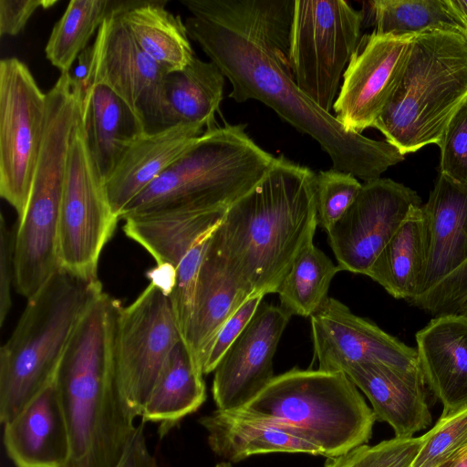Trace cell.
<instances>
[{
  "instance_id": "6da1fadb",
  "label": "cell",
  "mask_w": 467,
  "mask_h": 467,
  "mask_svg": "<svg viewBox=\"0 0 467 467\" xmlns=\"http://www.w3.org/2000/svg\"><path fill=\"white\" fill-rule=\"evenodd\" d=\"M188 36L228 78L229 98L258 100L314 139L332 168L365 182L404 155L386 140L348 131L296 84L289 61L295 0H181Z\"/></svg>"
},
{
  "instance_id": "7a4b0ae2",
  "label": "cell",
  "mask_w": 467,
  "mask_h": 467,
  "mask_svg": "<svg viewBox=\"0 0 467 467\" xmlns=\"http://www.w3.org/2000/svg\"><path fill=\"white\" fill-rule=\"evenodd\" d=\"M317 226L316 173L284 155L234 202L209 246L249 296L276 293Z\"/></svg>"
},
{
  "instance_id": "3957f363",
  "label": "cell",
  "mask_w": 467,
  "mask_h": 467,
  "mask_svg": "<svg viewBox=\"0 0 467 467\" xmlns=\"http://www.w3.org/2000/svg\"><path fill=\"white\" fill-rule=\"evenodd\" d=\"M121 306L104 291L94 298L55 375L70 439L67 467H117L136 429L115 367V331Z\"/></svg>"
},
{
  "instance_id": "277c9868",
  "label": "cell",
  "mask_w": 467,
  "mask_h": 467,
  "mask_svg": "<svg viewBox=\"0 0 467 467\" xmlns=\"http://www.w3.org/2000/svg\"><path fill=\"white\" fill-rule=\"evenodd\" d=\"M103 292L99 279L58 268L31 298L0 348V421L13 420L55 379L70 338L90 303Z\"/></svg>"
},
{
  "instance_id": "5b68a950",
  "label": "cell",
  "mask_w": 467,
  "mask_h": 467,
  "mask_svg": "<svg viewBox=\"0 0 467 467\" xmlns=\"http://www.w3.org/2000/svg\"><path fill=\"white\" fill-rule=\"evenodd\" d=\"M275 157L246 133L245 125L206 130L121 212L229 208L265 176Z\"/></svg>"
},
{
  "instance_id": "8992f818",
  "label": "cell",
  "mask_w": 467,
  "mask_h": 467,
  "mask_svg": "<svg viewBox=\"0 0 467 467\" xmlns=\"http://www.w3.org/2000/svg\"><path fill=\"white\" fill-rule=\"evenodd\" d=\"M467 100V41L448 30L416 35L400 79L373 128L405 155L439 144Z\"/></svg>"
},
{
  "instance_id": "52a82bcc",
  "label": "cell",
  "mask_w": 467,
  "mask_h": 467,
  "mask_svg": "<svg viewBox=\"0 0 467 467\" xmlns=\"http://www.w3.org/2000/svg\"><path fill=\"white\" fill-rule=\"evenodd\" d=\"M239 410L284 427L327 458L367 444L377 420L344 372L318 368H294L275 376Z\"/></svg>"
},
{
  "instance_id": "ba28073f",
  "label": "cell",
  "mask_w": 467,
  "mask_h": 467,
  "mask_svg": "<svg viewBox=\"0 0 467 467\" xmlns=\"http://www.w3.org/2000/svg\"><path fill=\"white\" fill-rule=\"evenodd\" d=\"M72 132L65 121L47 122L26 209L14 235V285L26 299L59 268V217Z\"/></svg>"
},
{
  "instance_id": "9c48e42d",
  "label": "cell",
  "mask_w": 467,
  "mask_h": 467,
  "mask_svg": "<svg viewBox=\"0 0 467 467\" xmlns=\"http://www.w3.org/2000/svg\"><path fill=\"white\" fill-rule=\"evenodd\" d=\"M364 16L344 0H295L290 67L297 87L326 112L360 41Z\"/></svg>"
},
{
  "instance_id": "30bf717a",
  "label": "cell",
  "mask_w": 467,
  "mask_h": 467,
  "mask_svg": "<svg viewBox=\"0 0 467 467\" xmlns=\"http://www.w3.org/2000/svg\"><path fill=\"white\" fill-rule=\"evenodd\" d=\"M119 217L87 145L82 109L72 133L60 208L58 266L88 279H98L101 252Z\"/></svg>"
},
{
  "instance_id": "8fae6325",
  "label": "cell",
  "mask_w": 467,
  "mask_h": 467,
  "mask_svg": "<svg viewBox=\"0 0 467 467\" xmlns=\"http://www.w3.org/2000/svg\"><path fill=\"white\" fill-rule=\"evenodd\" d=\"M170 294L150 282L116 325L114 358L122 398L136 419L153 390L175 345L182 340Z\"/></svg>"
},
{
  "instance_id": "7c38bea8",
  "label": "cell",
  "mask_w": 467,
  "mask_h": 467,
  "mask_svg": "<svg viewBox=\"0 0 467 467\" xmlns=\"http://www.w3.org/2000/svg\"><path fill=\"white\" fill-rule=\"evenodd\" d=\"M47 121L43 93L16 57L0 62V195L20 220L28 202Z\"/></svg>"
},
{
  "instance_id": "4fadbf2b",
  "label": "cell",
  "mask_w": 467,
  "mask_h": 467,
  "mask_svg": "<svg viewBox=\"0 0 467 467\" xmlns=\"http://www.w3.org/2000/svg\"><path fill=\"white\" fill-rule=\"evenodd\" d=\"M122 4L116 1L98 30L85 96L95 85L106 86L132 109L146 133L159 132L165 130L163 79L167 72L139 47L126 27Z\"/></svg>"
},
{
  "instance_id": "5bb4252c",
  "label": "cell",
  "mask_w": 467,
  "mask_h": 467,
  "mask_svg": "<svg viewBox=\"0 0 467 467\" xmlns=\"http://www.w3.org/2000/svg\"><path fill=\"white\" fill-rule=\"evenodd\" d=\"M412 206L418 193L387 178L366 182L344 215L327 231L341 271L367 275Z\"/></svg>"
},
{
  "instance_id": "9a60e30c",
  "label": "cell",
  "mask_w": 467,
  "mask_h": 467,
  "mask_svg": "<svg viewBox=\"0 0 467 467\" xmlns=\"http://www.w3.org/2000/svg\"><path fill=\"white\" fill-rule=\"evenodd\" d=\"M415 36L372 32L361 36L333 106L334 116L348 131L373 128L400 79Z\"/></svg>"
},
{
  "instance_id": "2e32d148",
  "label": "cell",
  "mask_w": 467,
  "mask_h": 467,
  "mask_svg": "<svg viewBox=\"0 0 467 467\" xmlns=\"http://www.w3.org/2000/svg\"><path fill=\"white\" fill-rule=\"evenodd\" d=\"M314 354L318 369L344 372L351 366L379 362L404 370H421L417 350L353 314L328 297L311 317Z\"/></svg>"
},
{
  "instance_id": "e0dca14e",
  "label": "cell",
  "mask_w": 467,
  "mask_h": 467,
  "mask_svg": "<svg viewBox=\"0 0 467 467\" xmlns=\"http://www.w3.org/2000/svg\"><path fill=\"white\" fill-rule=\"evenodd\" d=\"M291 317L280 306L260 304L213 371L217 410L244 407L275 378L274 357Z\"/></svg>"
},
{
  "instance_id": "ac0fdd59",
  "label": "cell",
  "mask_w": 467,
  "mask_h": 467,
  "mask_svg": "<svg viewBox=\"0 0 467 467\" xmlns=\"http://www.w3.org/2000/svg\"><path fill=\"white\" fill-rule=\"evenodd\" d=\"M345 374L370 401L377 418L397 438H410L431 423L421 370H404L379 362L358 363Z\"/></svg>"
},
{
  "instance_id": "d6986e66",
  "label": "cell",
  "mask_w": 467,
  "mask_h": 467,
  "mask_svg": "<svg viewBox=\"0 0 467 467\" xmlns=\"http://www.w3.org/2000/svg\"><path fill=\"white\" fill-rule=\"evenodd\" d=\"M3 441L16 467H67L70 439L54 380L4 425Z\"/></svg>"
},
{
  "instance_id": "ffe728a7",
  "label": "cell",
  "mask_w": 467,
  "mask_h": 467,
  "mask_svg": "<svg viewBox=\"0 0 467 467\" xmlns=\"http://www.w3.org/2000/svg\"><path fill=\"white\" fill-rule=\"evenodd\" d=\"M415 338L420 368L443 406L441 415L467 407V316H437Z\"/></svg>"
},
{
  "instance_id": "44dd1931",
  "label": "cell",
  "mask_w": 467,
  "mask_h": 467,
  "mask_svg": "<svg viewBox=\"0 0 467 467\" xmlns=\"http://www.w3.org/2000/svg\"><path fill=\"white\" fill-rule=\"evenodd\" d=\"M203 130L198 125H178L155 133H143L133 140L104 183L114 214L119 219L123 209L201 136Z\"/></svg>"
},
{
  "instance_id": "7402d4cb",
  "label": "cell",
  "mask_w": 467,
  "mask_h": 467,
  "mask_svg": "<svg viewBox=\"0 0 467 467\" xmlns=\"http://www.w3.org/2000/svg\"><path fill=\"white\" fill-rule=\"evenodd\" d=\"M421 209L428 251L419 295L467 259V187L440 173Z\"/></svg>"
},
{
  "instance_id": "603a6c76",
  "label": "cell",
  "mask_w": 467,
  "mask_h": 467,
  "mask_svg": "<svg viewBox=\"0 0 467 467\" xmlns=\"http://www.w3.org/2000/svg\"><path fill=\"white\" fill-rule=\"evenodd\" d=\"M227 209L176 208L133 214L123 219V231L157 266L176 270L192 246L221 223Z\"/></svg>"
},
{
  "instance_id": "cb8c5ba5",
  "label": "cell",
  "mask_w": 467,
  "mask_h": 467,
  "mask_svg": "<svg viewBox=\"0 0 467 467\" xmlns=\"http://www.w3.org/2000/svg\"><path fill=\"white\" fill-rule=\"evenodd\" d=\"M208 242L198 273L192 317L182 337L193 362L202 372L218 331L250 297Z\"/></svg>"
},
{
  "instance_id": "d4e9b609",
  "label": "cell",
  "mask_w": 467,
  "mask_h": 467,
  "mask_svg": "<svg viewBox=\"0 0 467 467\" xmlns=\"http://www.w3.org/2000/svg\"><path fill=\"white\" fill-rule=\"evenodd\" d=\"M199 423L207 432L211 450L231 463L254 455L277 452L321 455L314 445L284 427L239 409L216 410L200 418Z\"/></svg>"
},
{
  "instance_id": "484cf974",
  "label": "cell",
  "mask_w": 467,
  "mask_h": 467,
  "mask_svg": "<svg viewBox=\"0 0 467 467\" xmlns=\"http://www.w3.org/2000/svg\"><path fill=\"white\" fill-rule=\"evenodd\" d=\"M82 121L88 148L105 183L127 146L146 132L125 101L103 85L91 87L82 99Z\"/></svg>"
},
{
  "instance_id": "4316f807",
  "label": "cell",
  "mask_w": 467,
  "mask_h": 467,
  "mask_svg": "<svg viewBox=\"0 0 467 467\" xmlns=\"http://www.w3.org/2000/svg\"><path fill=\"white\" fill-rule=\"evenodd\" d=\"M224 75L212 61L194 57L182 70L163 79V126L215 128L214 116L223 98Z\"/></svg>"
},
{
  "instance_id": "83f0119b",
  "label": "cell",
  "mask_w": 467,
  "mask_h": 467,
  "mask_svg": "<svg viewBox=\"0 0 467 467\" xmlns=\"http://www.w3.org/2000/svg\"><path fill=\"white\" fill-rule=\"evenodd\" d=\"M427 251L425 217L421 206H412L366 275L394 298L410 301L420 293Z\"/></svg>"
},
{
  "instance_id": "f1b7e54d",
  "label": "cell",
  "mask_w": 467,
  "mask_h": 467,
  "mask_svg": "<svg viewBox=\"0 0 467 467\" xmlns=\"http://www.w3.org/2000/svg\"><path fill=\"white\" fill-rule=\"evenodd\" d=\"M203 376L185 343L180 340L166 360L142 410L141 421L159 424L160 435L166 434L204 403L206 387Z\"/></svg>"
},
{
  "instance_id": "f546056e",
  "label": "cell",
  "mask_w": 467,
  "mask_h": 467,
  "mask_svg": "<svg viewBox=\"0 0 467 467\" xmlns=\"http://www.w3.org/2000/svg\"><path fill=\"white\" fill-rule=\"evenodd\" d=\"M166 1H123L122 20L139 47L167 73L195 57L185 24L165 8Z\"/></svg>"
},
{
  "instance_id": "4dcf8cb0",
  "label": "cell",
  "mask_w": 467,
  "mask_h": 467,
  "mask_svg": "<svg viewBox=\"0 0 467 467\" xmlns=\"http://www.w3.org/2000/svg\"><path fill=\"white\" fill-rule=\"evenodd\" d=\"M341 271L313 242L296 256L280 284V306L291 316L311 317L328 299V288Z\"/></svg>"
},
{
  "instance_id": "1f68e13d",
  "label": "cell",
  "mask_w": 467,
  "mask_h": 467,
  "mask_svg": "<svg viewBox=\"0 0 467 467\" xmlns=\"http://www.w3.org/2000/svg\"><path fill=\"white\" fill-rule=\"evenodd\" d=\"M116 1L72 0L56 23L45 52L50 63L61 73L70 72L80 53L112 10Z\"/></svg>"
},
{
  "instance_id": "d6a6232c",
  "label": "cell",
  "mask_w": 467,
  "mask_h": 467,
  "mask_svg": "<svg viewBox=\"0 0 467 467\" xmlns=\"http://www.w3.org/2000/svg\"><path fill=\"white\" fill-rule=\"evenodd\" d=\"M375 29L379 35L408 36L427 31L463 32L453 18L445 0L368 1Z\"/></svg>"
},
{
  "instance_id": "836d02e7",
  "label": "cell",
  "mask_w": 467,
  "mask_h": 467,
  "mask_svg": "<svg viewBox=\"0 0 467 467\" xmlns=\"http://www.w3.org/2000/svg\"><path fill=\"white\" fill-rule=\"evenodd\" d=\"M423 441L422 435L360 445L344 454L327 458L324 467H410Z\"/></svg>"
},
{
  "instance_id": "e575fe53",
  "label": "cell",
  "mask_w": 467,
  "mask_h": 467,
  "mask_svg": "<svg viewBox=\"0 0 467 467\" xmlns=\"http://www.w3.org/2000/svg\"><path fill=\"white\" fill-rule=\"evenodd\" d=\"M423 438L410 467H440L452 459L467 447V407L441 415Z\"/></svg>"
},
{
  "instance_id": "d590c367",
  "label": "cell",
  "mask_w": 467,
  "mask_h": 467,
  "mask_svg": "<svg viewBox=\"0 0 467 467\" xmlns=\"http://www.w3.org/2000/svg\"><path fill=\"white\" fill-rule=\"evenodd\" d=\"M362 183L348 172L330 169L316 173L317 225L328 231L358 197Z\"/></svg>"
},
{
  "instance_id": "8d00e7d4",
  "label": "cell",
  "mask_w": 467,
  "mask_h": 467,
  "mask_svg": "<svg viewBox=\"0 0 467 467\" xmlns=\"http://www.w3.org/2000/svg\"><path fill=\"white\" fill-rule=\"evenodd\" d=\"M212 233L192 246L175 270L170 297L182 337L192 317L198 273Z\"/></svg>"
},
{
  "instance_id": "74e56055",
  "label": "cell",
  "mask_w": 467,
  "mask_h": 467,
  "mask_svg": "<svg viewBox=\"0 0 467 467\" xmlns=\"http://www.w3.org/2000/svg\"><path fill=\"white\" fill-rule=\"evenodd\" d=\"M438 146L440 173L467 187V100L449 121Z\"/></svg>"
},
{
  "instance_id": "f35d334b",
  "label": "cell",
  "mask_w": 467,
  "mask_h": 467,
  "mask_svg": "<svg viewBox=\"0 0 467 467\" xmlns=\"http://www.w3.org/2000/svg\"><path fill=\"white\" fill-rule=\"evenodd\" d=\"M467 301V259L426 292L410 302L434 317L455 314Z\"/></svg>"
},
{
  "instance_id": "ab89813d",
  "label": "cell",
  "mask_w": 467,
  "mask_h": 467,
  "mask_svg": "<svg viewBox=\"0 0 467 467\" xmlns=\"http://www.w3.org/2000/svg\"><path fill=\"white\" fill-rule=\"evenodd\" d=\"M263 297L262 296L248 297L225 321L215 336L204 360L202 367L204 375L214 371L221 358L255 314Z\"/></svg>"
},
{
  "instance_id": "60d3db41",
  "label": "cell",
  "mask_w": 467,
  "mask_h": 467,
  "mask_svg": "<svg viewBox=\"0 0 467 467\" xmlns=\"http://www.w3.org/2000/svg\"><path fill=\"white\" fill-rule=\"evenodd\" d=\"M15 282L14 235L1 214L0 219V326L3 327L12 305L11 285Z\"/></svg>"
},
{
  "instance_id": "b9f144b4",
  "label": "cell",
  "mask_w": 467,
  "mask_h": 467,
  "mask_svg": "<svg viewBox=\"0 0 467 467\" xmlns=\"http://www.w3.org/2000/svg\"><path fill=\"white\" fill-rule=\"evenodd\" d=\"M56 3V0H0L1 36H16L38 8H48Z\"/></svg>"
},
{
  "instance_id": "7bdbcfd3",
  "label": "cell",
  "mask_w": 467,
  "mask_h": 467,
  "mask_svg": "<svg viewBox=\"0 0 467 467\" xmlns=\"http://www.w3.org/2000/svg\"><path fill=\"white\" fill-rule=\"evenodd\" d=\"M141 421L130 437L125 452L117 467H159L155 457L150 453Z\"/></svg>"
},
{
  "instance_id": "ee69618b",
  "label": "cell",
  "mask_w": 467,
  "mask_h": 467,
  "mask_svg": "<svg viewBox=\"0 0 467 467\" xmlns=\"http://www.w3.org/2000/svg\"><path fill=\"white\" fill-rule=\"evenodd\" d=\"M453 18L464 28L467 27V0H445Z\"/></svg>"
},
{
  "instance_id": "f6af8a7d",
  "label": "cell",
  "mask_w": 467,
  "mask_h": 467,
  "mask_svg": "<svg viewBox=\"0 0 467 467\" xmlns=\"http://www.w3.org/2000/svg\"><path fill=\"white\" fill-rule=\"evenodd\" d=\"M440 467H467V447Z\"/></svg>"
},
{
  "instance_id": "bcb514c9",
  "label": "cell",
  "mask_w": 467,
  "mask_h": 467,
  "mask_svg": "<svg viewBox=\"0 0 467 467\" xmlns=\"http://www.w3.org/2000/svg\"><path fill=\"white\" fill-rule=\"evenodd\" d=\"M458 313L467 316V301L461 306Z\"/></svg>"
},
{
  "instance_id": "7dc6e473",
  "label": "cell",
  "mask_w": 467,
  "mask_h": 467,
  "mask_svg": "<svg viewBox=\"0 0 467 467\" xmlns=\"http://www.w3.org/2000/svg\"><path fill=\"white\" fill-rule=\"evenodd\" d=\"M214 467H232V465L225 462H219Z\"/></svg>"
},
{
  "instance_id": "c3c4849f",
  "label": "cell",
  "mask_w": 467,
  "mask_h": 467,
  "mask_svg": "<svg viewBox=\"0 0 467 467\" xmlns=\"http://www.w3.org/2000/svg\"><path fill=\"white\" fill-rule=\"evenodd\" d=\"M462 35L464 36L466 41H467V27L464 28L463 32H462Z\"/></svg>"
}]
</instances>
